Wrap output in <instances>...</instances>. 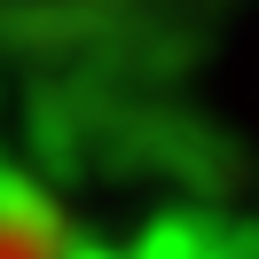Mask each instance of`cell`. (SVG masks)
<instances>
[{
	"mask_svg": "<svg viewBox=\"0 0 259 259\" xmlns=\"http://www.w3.org/2000/svg\"><path fill=\"white\" fill-rule=\"evenodd\" d=\"M0 259H32V251H24V243L8 236V228H0Z\"/></svg>",
	"mask_w": 259,
	"mask_h": 259,
	"instance_id": "1",
	"label": "cell"
}]
</instances>
